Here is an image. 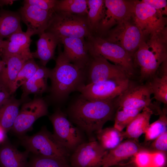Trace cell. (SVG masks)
<instances>
[{
  "mask_svg": "<svg viewBox=\"0 0 167 167\" xmlns=\"http://www.w3.org/2000/svg\"><path fill=\"white\" fill-rule=\"evenodd\" d=\"M114 100L90 101L80 96L70 106L66 114L88 135V141L95 140L93 135L114 118L117 109Z\"/></svg>",
  "mask_w": 167,
  "mask_h": 167,
  "instance_id": "obj_1",
  "label": "cell"
},
{
  "mask_svg": "<svg viewBox=\"0 0 167 167\" xmlns=\"http://www.w3.org/2000/svg\"><path fill=\"white\" fill-rule=\"evenodd\" d=\"M49 78L51 82V98L55 102H60L85 84V69L71 63L60 51L55 67L50 69Z\"/></svg>",
  "mask_w": 167,
  "mask_h": 167,
  "instance_id": "obj_2",
  "label": "cell"
},
{
  "mask_svg": "<svg viewBox=\"0 0 167 167\" xmlns=\"http://www.w3.org/2000/svg\"><path fill=\"white\" fill-rule=\"evenodd\" d=\"M166 43L159 36H151L148 43L144 40L141 42L133 56L140 68V80L150 79L167 60Z\"/></svg>",
  "mask_w": 167,
  "mask_h": 167,
  "instance_id": "obj_3",
  "label": "cell"
},
{
  "mask_svg": "<svg viewBox=\"0 0 167 167\" xmlns=\"http://www.w3.org/2000/svg\"><path fill=\"white\" fill-rule=\"evenodd\" d=\"M20 143L35 155L57 158L69 161L71 153L54 137L45 126L32 136L19 137Z\"/></svg>",
  "mask_w": 167,
  "mask_h": 167,
  "instance_id": "obj_4",
  "label": "cell"
},
{
  "mask_svg": "<svg viewBox=\"0 0 167 167\" xmlns=\"http://www.w3.org/2000/svg\"><path fill=\"white\" fill-rule=\"evenodd\" d=\"M45 32L53 34L59 39L63 37L87 39L93 35L87 22V15L54 12Z\"/></svg>",
  "mask_w": 167,
  "mask_h": 167,
  "instance_id": "obj_5",
  "label": "cell"
},
{
  "mask_svg": "<svg viewBox=\"0 0 167 167\" xmlns=\"http://www.w3.org/2000/svg\"><path fill=\"white\" fill-rule=\"evenodd\" d=\"M91 56L102 57L123 69L131 77L135 72L133 58L119 45L93 35L86 39Z\"/></svg>",
  "mask_w": 167,
  "mask_h": 167,
  "instance_id": "obj_6",
  "label": "cell"
},
{
  "mask_svg": "<svg viewBox=\"0 0 167 167\" xmlns=\"http://www.w3.org/2000/svg\"><path fill=\"white\" fill-rule=\"evenodd\" d=\"M53 127V135L71 154L80 144L87 142L85 133L67 118L66 114L58 109L49 117Z\"/></svg>",
  "mask_w": 167,
  "mask_h": 167,
  "instance_id": "obj_7",
  "label": "cell"
},
{
  "mask_svg": "<svg viewBox=\"0 0 167 167\" xmlns=\"http://www.w3.org/2000/svg\"><path fill=\"white\" fill-rule=\"evenodd\" d=\"M131 20L117 24L105 33L106 37H102L119 45L133 58L135 51L143 40V33L134 21L132 22Z\"/></svg>",
  "mask_w": 167,
  "mask_h": 167,
  "instance_id": "obj_8",
  "label": "cell"
},
{
  "mask_svg": "<svg viewBox=\"0 0 167 167\" xmlns=\"http://www.w3.org/2000/svg\"><path fill=\"white\" fill-rule=\"evenodd\" d=\"M131 83L129 78L110 80L85 84L78 91L81 97L89 101L113 99L125 91Z\"/></svg>",
  "mask_w": 167,
  "mask_h": 167,
  "instance_id": "obj_9",
  "label": "cell"
},
{
  "mask_svg": "<svg viewBox=\"0 0 167 167\" xmlns=\"http://www.w3.org/2000/svg\"><path fill=\"white\" fill-rule=\"evenodd\" d=\"M48 113V105L43 98L36 97L26 101L22 104L11 131L19 137L24 135L37 119Z\"/></svg>",
  "mask_w": 167,
  "mask_h": 167,
  "instance_id": "obj_10",
  "label": "cell"
},
{
  "mask_svg": "<svg viewBox=\"0 0 167 167\" xmlns=\"http://www.w3.org/2000/svg\"><path fill=\"white\" fill-rule=\"evenodd\" d=\"M134 0H105V11L96 33L105 34L113 26L131 19Z\"/></svg>",
  "mask_w": 167,
  "mask_h": 167,
  "instance_id": "obj_11",
  "label": "cell"
},
{
  "mask_svg": "<svg viewBox=\"0 0 167 167\" xmlns=\"http://www.w3.org/2000/svg\"><path fill=\"white\" fill-rule=\"evenodd\" d=\"M134 21L144 33L159 34L165 28L166 19L161 12L141 1H135Z\"/></svg>",
  "mask_w": 167,
  "mask_h": 167,
  "instance_id": "obj_12",
  "label": "cell"
},
{
  "mask_svg": "<svg viewBox=\"0 0 167 167\" xmlns=\"http://www.w3.org/2000/svg\"><path fill=\"white\" fill-rule=\"evenodd\" d=\"M86 84L105 81L129 78V74L122 67L110 63L101 57L91 56L85 68Z\"/></svg>",
  "mask_w": 167,
  "mask_h": 167,
  "instance_id": "obj_13",
  "label": "cell"
},
{
  "mask_svg": "<svg viewBox=\"0 0 167 167\" xmlns=\"http://www.w3.org/2000/svg\"><path fill=\"white\" fill-rule=\"evenodd\" d=\"M152 92L148 81L139 85L131 83L128 88L114 100L117 108L130 109L151 108Z\"/></svg>",
  "mask_w": 167,
  "mask_h": 167,
  "instance_id": "obj_14",
  "label": "cell"
},
{
  "mask_svg": "<svg viewBox=\"0 0 167 167\" xmlns=\"http://www.w3.org/2000/svg\"><path fill=\"white\" fill-rule=\"evenodd\" d=\"M107 151L96 140L87 141L79 145L71 154L69 162L71 167H101Z\"/></svg>",
  "mask_w": 167,
  "mask_h": 167,
  "instance_id": "obj_15",
  "label": "cell"
},
{
  "mask_svg": "<svg viewBox=\"0 0 167 167\" xmlns=\"http://www.w3.org/2000/svg\"><path fill=\"white\" fill-rule=\"evenodd\" d=\"M21 20L26 25V32L32 36L40 35L48 28L54 12L42 10L34 6L24 4L18 12Z\"/></svg>",
  "mask_w": 167,
  "mask_h": 167,
  "instance_id": "obj_16",
  "label": "cell"
},
{
  "mask_svg": "<svg viewBox=\"0 0 167 167\" xmlns=\"http://www.w3.org/2000/svg\"><path fill=\"white\" fill-rule=\"evenodd\" d=\"M62 53L71 63L85 69L90 58L87 42L84 38L63 37L60 39Z\"/></svg>",
  "mask_w": 167,
  "mask_h": 167,
  "instance_id": "obj_17",
  "label": "cell"
},
{
  "mask_svg": "<svg viewBox=\"0 0 167 167\" xmlns=\"http://www.w3.org/2000/svg\"><path fill=\"white\" fill-rule=\"evenodd\" d=\"M149 150L140 145L137 139H129L121 142L114 148L108 151L104 156L101 167L118 165L122 161L134 156L139 152Z\"/></svg>",
  "mask_w": 167,
  "mask_h": 167,
  "instance_id": "obj_18",
  "label": "cell"
},
{
  "mask_svg": "<svg viewBox=\"0 0 167 167\" xmlns=\"http://www.w3.org/2000/svg\"><path fill=\"white\" fill-rule=\"evenodd\" d=\"M32 36L26 32L15 33L8 38L7 44L2 50L1 58L16 55L28 59L33 58L30 46Z\"/></svg>",
  "mask_w": 167,
  "mask_h": 167,
  "instance_id": "obj_19",
  "label": "cell"
},
{
  "mask_svg": "<svg viewBox=\"0 0 167 167\" xmlns=\"http://www.w3.org/2000/svg\"><path fill=\"white\" fill-rule=\"evenodd\" d=\"M29 153L18 150L6 140L0 146V167H28Z\"/></svg>",
  "mask_w": 167,
  "mask_h": 167,
  "instance_id": "obj_20",
  "label": "cell"
},
{
  "mask_svg": "<svg viewBox=\"0 0 167 167\" xmlns=\"http://www.w3.org/2000/svg\"><path fill=\"white\" fill-rule=\"evenodd\" d=\"M5 63V67L0 73V83L13 94L14 83L17 75L25 62L30 59L14 55L1 58Z\"/></svg>",
  "mask_w": 167,
  "mask_h": 167,
  "instance_id": "obj_21",
  "label": "cell"
},
{
  "mask_svg": "<svg viewBox=\"0 0 167 167\" xmlns=\"http://www.w3.org/2000/svg\"><path fill=\"white\" fill-rule=\"evenodd\" d=\"M36 43L37 49L32 53V57L38 59L41 66H45L54 56L55 50L60 43L59 39L53 34L45 32L39 35Z\"/></svg>",
  "mask_w": 167,
  "mask_h": 167,
  "instance_id": "obj_22",
  "label": "cell"
},
{
  "mask_svg": "<svg viewBox=\"0 0 167 167\" xmlns=\"http://www.w3.org/2000/svg\"><path fill=\"white\" fill-rule=\"evenodd\" d=\"M50 71L45 66H39L34 75L21 86L22 93L21 98L26 100L30 94L41 95L45 92Z\"/></svg>",
  "mask_w": 167,
  "mask_h": 167,
  "instance_id": "obj_23",
  "label": "cell"
},
{
  "mask_svg": "<svg viewBox=\"0 0 167 167\" xmlns=\"http://www.w3.org/2000/svg\"><path fill=\"white\" fill-rule=\"evenodd\" d=\"M153 112L151 108L145 107L126 127L123 131L124 138L137 139L144 133L149 125L150 120Z\"/></svg>",
  "mask_w": 167,
  "mask_h": 167,
  "instance_id": "obj_24",
  "label": "cell"
},
{
  "mask_svg": "<svg viewBox=\"0 0 167 167\" xmlns=\"http://www.w3.org/2000/svg\"><path fill=\"white\" fill-rule=\"evenodd\" d=\"M26 100L16 99L11 96L0 107V126L6 132L11 131L19 110L21 104Z\"/></svg>",
  "mask_w": 167,
  "mask_h": 167,
  "instance_id": "obj_25",
  "label": "cell"
},
{
  "mask_svg": "<svg viewBox=\"0 0 167 167\" xmlns=\"http://www.w3.org/2000/svg\"><path fill=\"white\" fill-rule=\"evenodd\" d=\"M21 20L18 12L0 10V38H8L15 33L22 31Z\"/></svg>",
  "mask_w": 167,
  "mask_h": 167,
  "instance_id": "obj_26",
  "label": "cell"
},
{
  "mask_svg": "<svg viewBox=\"0 0 167 167\" xmlns=\"http://www.w3.org/2000/svg\"><path fill=\"white\" fill-rule=\"evenodd\" d=\"M161 74H156L149 81L152 94L157 101L167 104V60L162 63Z\"/></svg>",
  "mask_w": 167,
  "mask_h": 167,
  "instance_id": "obj_27",
  "label": "cell"
},
{
  "mask_svg": "<svg viewBox=\"0 0 167 167\" xmlns=\"http://www.w3.org/2000/svg\"><path fill=\"white\" fill-rule=\"evenodd\" d=\"M96 141L105 150H111L120 144L124 138L123 131L114 127L102 128L95 133Z\"/></svg>",
  "mask_w": 167,
  "mask_h": 167,
  "instance_id": "obj_28",
  "label": "cell"
},
{
  "mask_svg": "<svg viewBox=\"0 0 167 167\" xmlns=\"http://www.w3.org/2000/svg\"><path fill=\"white\" fill-rule=\"evenodd\" d=\"M53 10L56 12L87 15L88 11L87 0H57Z\"/></svg>",
  "mask_w": 167,
  "mask_h": 167,
  "instance_id": "obj_29",
  "label": "cell"
},
{
  "mask_svg": "<svg viewBox=\"0 0 167 167\" xmlns=\"http://www.w3.org/2000/svg\"><path fill=\"white\" fill-rule=\"evenodd\" d=\"M88 11L87 22L93 34L102 19L105 10L104 0H87Z\"/></svg>",
  "mask_w": 167,
  "mask_h": 167,
  "instance_id": "obj_30",
  "label": "cell"
},
{
  "mask_svg": "<svg viewBox=\"0 0 167 167\" xmlns=\"http://www.w3.org/2000/svg\"><path fill=\"white\" fill-rule=\"evenodd\" d=\"M39 66L33 58L30 59L25 62L19 72L14 83L13 94L19 87L21 86L34 75Z\"/></svg>",
  "mask_w": 167,
  "mask_h": 167,
  "instance_id": "obj_31",
  "label": "cell"
},
{
  "mask_svg": "<svg viewBox=\"0 0 167 167\" xmlns=\"http://www.w3.org/2000/svg\"><path fill=\"white\" fill-rule=\"evenodd\" d=\"M143 109H130L118 108L114 118L113 127L120 131H122Z\"/></svg>",
  "mask_w": 167,
  "mask_h": 167,
  "instance_id": "obj_32",
  "label": "cell"
},
{
  "mask_svg": "<svg viewBox=\"0 0 167 167\" xmlns=\"http://www.w3.org/2000/svg\"><path fill=\"white\" fill-rule=\"evenodd\" d=\"M160 114L159 119L149 124L145 132V141H152L167 131V118L166 113Z\"/></svg>",
  "mask_w": 167,
  "mask_h": 167,
  "instance_id": "obj_33",
  "label": "cell"
},
{
  "mask_svg": "<svg viewBox=\"0 0 167 167\" xmlns=\"http://www.w3.org/2000/svg\"><path fill=\"white\" fill-rule=\"evenodd\" d=\"M28 167H71L69 161L63 159L35 155Z\"/></svg>",
  "mask_w": 167,
  "mask_h": 167,
  "instance_id": "obj_34",
  "label": "cell"
},
{
  "mask_svg": "<svg viewBox=\"0 0 167 167\" xmlns=\"http://www.w3.org/2000/svg\"><path fill=\"white\" fill-rule=\"evenodd\" d=\"M152 151L148 150L141 151L134 157V162L136 167H150Z\"/></svg>",
  "mask_w": 167,
  "mask_h": 167,
  "instance_id": "obj_35",
  "label": "cell"
},
{
  "mask_svg": "<svg viewBox=\"0 0 167 167\" xmlns=\"http://www.w3.org/2000/svg\"><path fill=\"white\" fill-rule=\"evenodd\" d=\"M167 131L165 132L155 139L151 144L153 151L161 152L167 153Z\"/></svg>",
  "mask_w": 167,
  "mask_h": 167,
  "instance_id": "obj_36",
  "label": "cell"
},
{
  "mask_svg": "<svg viewBox=\"0 0 167 167\" xmlns=\"http://www.w3.org/2000/svg\"><path fill=\"white\" fill-rule=\"evenodd\" d=\"M57 0H25L24 4L36 6L45 11L53 10Z\"/></svg>",
  "mask_w": 167,
  "mask_h": 167,
  "instance_id": "obj_37",
  "label": "cell"
},
{
  "mask_svg": "<svg viewBox=\"0 0 167 167\" xmlns=\"http://www.w3.org/2000/svg\"><path fill=\"white\" fill-rule=\"evenodd\" d=\"M166 153L152 151L150 167H164L166 161Z\"/></svg>",
  "mask_w": 167,
  "mask_h": 167,
  "instance_id": "obj_38",
  "label": "cell"
},
{
  "mask_svg": "<svg viewBox=\"0 0 167 167\" xmlns=\"http://www.w3.org/2000/svg\"><path fill=\"white\" fill-rule=\"evenodd\" d=\"M144 3L156 10L161 11L163 15L167 14V1L165 0H143Z\"/></svg>",
  "mask_w": 167,
  "mask_h": 167,
  "instance_id": "obj_39",
  "label": "cell"
},
{
  "mask_svg": "<svg viewBox=\"0 0 167 167\" xmlns=\"http://www.w3.org/2000/svg\"><path fill=\"white\" fill-rule=\"evenodd\" d=\"M11 97V95L8 90L0 83V107L5 103Z\"/></svg>",
  "mask_w": 167,
  "mask_h": 167,
  "instance_id": "obj_40",
  "label": "cell"
},
{
  "mask_svg": "<svg viewBox=\"0 0 167 167\" xmlns=\"http://www.w3.org/2000/svg\"><path fill=\"white\" fill-rule=\"evenodd\" d=\"M7 132L0 126V143H2L7 140Z\"/></svg>",
  "mask_w": 167,
  "mask_h": 167,
  "instance_id": "obj_41",
  "label": "cell"
},
{
  "mask_svg": "<svg viewBox=\"0 0 167 167\" xmlns=\"http://www.w3.org/2000/svg\"><path fill=\"white\" fill-rule=\"evenodd\" d=\"M16 1V0H0V7H1L5 5H11Z\"/></svg>",
  "mask_w": 167,
  "mask_h": 167,
  "instance_id": "obj_42",
  "label": "cell"
},
{
  "mask_svg": "<svg viewBox=\"0 0 167 167\" xmlns=\"http://www.w3.org/2000/svg\"><path fill=\"white\" fill-rule=\"evenodd\" d=\"M7 44V40L4 41L0 38V56L2 55V50L5 48Z\"/></svg>",
  "mask_w": 167,
  "mask_h": 167,
  "instance_id": "obj_43",
  "label": "cell"
},
{
  "mask_svg": "<svg viewBox=\"0 0 167 167\" xmlns=\"http://www.w3.org/2000/svg\"><path fill=\"white\" fill-rule=\"evenodd\" d=\"M6 64L5 62L2 60L1 57L0 56V73L3 70L5 67Z\"/></svg>",
  "mask_w": 167,
  "mask_h": 167,
  "instance_id": "obj_44",
  "label": "cell"
}]
</instances>
